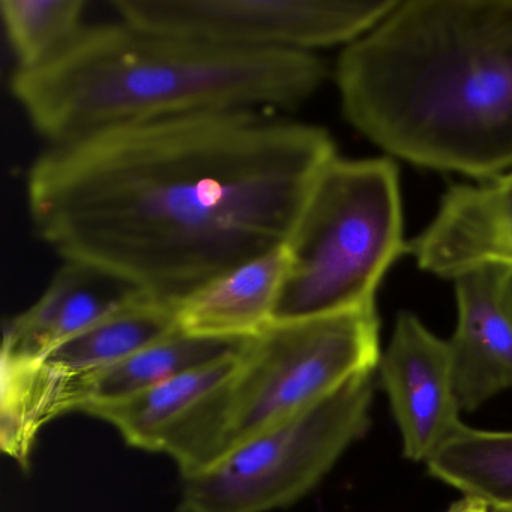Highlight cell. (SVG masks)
Here are the masks:
<instances>
[{
	"label": "cell",
	"mask_w": 512,
	"mask_h": 512,
	"mask_svg": "<svg viewBox=\"0 0 512 512\" xmlns=\"http://www.w3.org/2000/svg\"><path fill=\"white\" fill-rule=\"evenodd\" d=\"M83 0H2L0 16L17 70H37L67 52L80 37Z\"/></svg>",
	"instance_id": "e0dca14e"
},
{
	"label": "cell",
	"mask_w": 512,
	"mask_h": 512,
	"mask_svg": "<svg viewBox=\"0 0 512 512\" xmlns=\"http://www.w3.org/2000/svg\"><path fill=\"white\" fill-rule=\"evenodd\" d=\"M328 131L272 112L178 116L50 146L28 175L32 224L65 262L179 307L286 245Z\"/></svg>",
	"instance_id": "6da1fadb"
},
{
	"label": "cell",
	"mask_w": 512,
	"mask_h": 512,
	"mask_svg": "<svg viewBox=\"0 0 512 512\" xmlns=\"http://www.w3.org/2000/svg\"><path fill=\"white\" fill-rule=\"evenodd\" d=\"M407 251L425 272L451 280L482 266L512 268V170L478 185H452Z\"/></svg>",
	"instance_id": "8fae6325"
},
{
	"label": "cell",
	"mask_w": 512,
	"mask_h": 512,
	"mask_svg": "<svg viewBox=\"0 0 512 512\" xmlns=\"http://www.w3.org/2000/svg\"><path fill=\"white\" fill-rule=\"evenodd\" d=\"M178 329V307L142 296L56 347L40 361L62 376H89L130 358Z\"/></svg>",
	"instance_id": "9a60e30c"
},
{
	"label": "cell",
	"mask_w": 512,
	"mask_h": 512,
	"mask_svg": "<svg viewBox=\"0 0 512 512\" xmlns=\"http://www.w3.org/2000/svg\"><path fill=\"white\" fill-rule=\"evenodd\" d=\"M454 283L452 376L461 412H472L512 388V268L482 266Z\"/></svg>",
	"instance_id": "30bf717a"
},
{
	"label": "cell",
	"mask_w": 512,
	"mask_h": 512,
	"mask_svg": "<svg viewBox=\"0 0 512 512\" xmlns=\"http://www.w3.org/2000/svg\"><path fill=\"white\" fill-rule=\"evenodd\" d=\"M286 269L283 247L221 275L179 304V328L200 337H256L272 323Z\"/></svg>",
	"instance_id": "5bb4252c"
},
{
	"label": "cell",
	"mask_w": 512,
	"mask_h": 512,
	"mask_svg": "<svg viewBox=\"0 0 512 512\" xmlns=\"http://www.w3.org/2000/svg\"><path fill=\"white\" fill-rule=\"evenodd\" d=\"M130 25L247 52L314 53L355 43L398 0H115Z\"/></svg>",
	"instance_id": "52a82bcc"
},
{
	"label": "cell",
	"mask_w": 512,
	"mask_h": 512,
	"mask_svg": "<svg viewBox=\"0 0 512 512\" xmlns=\"http://www.w3.org/2000/svg\"><path fill=\"white\" fill-rule=\"evenodd\" d=\"M142 296L133 284L104 269L65 262L40 299L5 326L2 358L40 361Z\"/></svg>",
	"instance_id": "7c38bea8"
},
{
	"label": "cell",
	"mask_w": 512,
	"mask_h": 512,
	"mask_svg": "<svg viewBox=\"0 0 512 512\" xmlns=\"http://www.w3.org/2000/svg\"><path fill=\"white\" fill-rule=\"evenodd\" d=\"M373 374L353 377L211 466L182 476V503L196 512H269L304 497L370 428Z\"/></svg>",
	"instance_id": "5b68a950"
},
{
	"label": "cell",
	"mask_w": 512,
	"mask_h": 512,
	"mask_svg": "<svg viewBox=\"0 0 512 512\" xmlns=\"http://www.w3.org/2000/svg\"><path fill=\"white\" fill-rule=\"evenodd\" d=\"M175 512H196V511H194V509H191L190 506L185 505V503L181 502V505H179L178 508H176Z\"/></svg>",
	"instance_id": "d6986e66"
},
{
	"label": "cell",
	"mask_w": 512,
	"mask_h": 512,
	"mask_svg": "<svg viewBox=\"0 0 512 512\" xmlns=\"http://www.w3.org/2000/svg\"><path fill=\"white\" fill-rule=\"evenodd\" d=\"M380 356L376 307L271 323L242 353L223 455L319 403L353 377L374 373Z\"/></svg>",
	"instance_id": "8992f818"
},
{
	"label": "cell",
	"mask_w": 512,
	"mask_h": 512,
	"mask_svg": "<svg viewBox=\"0 0 512 512\" xmlns=\"http://www.w3.org/2000/svg\"><path fill=\"white\" fill-rule=\"evenodd\" d=\"M314 53L247 52L119 20L59 58L16 70L11 92L50 146L178 116L295 109L326 79Z\"/></svg>",
	"instance_id": "3957f363"
},
{
	"label": "cell",
	"mask_w": 512,
	"mask_h": 512,
	"mask_svg": "<svg viewBox=\"0 0 512 512\" xmlns=\"http://www.w3.org/2000/svg\"><path fill=\"white\" fill-rule=\"evenodd\" d=\"M244 350L142 394L95 404L80 413L112 425L134 448L169 455L182 476L199 472L223 455L233 385Z\"/></svg>",
	"instance_id": "ba28073f"
},
{
	"label": "cell",
	"mask_w": 512,
	"mask_h": 512,
	"mask_svg": "<svg viewBox=\"0 0 512 512\" xmlns=\"http://www.w3.org/2000/svg\"><path fill=\"white\" fill-rule=\"evenodd\" d=\"M431 476L485 503L512 512V431H485L461 424L425 461Z\"/></svg>",
	"instance_id": "2e32d148"
},
{
	"label": "cell",
	"mask_w": 512,
	"mask_h": 512,
	"mask_svg": "<svg viewBox=\"0 0 512 512\" xmlns=\"http://www.w3.org/2000/svg\"><path fill=\"white\" fill-rule=\"evenodd\" d=\"M349 124L386 154L488 179L512 170V0H407L346 46Z\"/></svg>",
	"instance_id": "7a4b0ae2"
},
{
	"label": "cell",
	"mask_w": 512,
	"mask_h": 512,
	"mask_svg": "<svg viewBox=\"0 0 512 512\" xmlns=\"http://www.w3.org/2000/svg\"><path fill=\"white\" fill-rule=\"evenodd\" d=\"M377 373L404 457L425 463L463 424L448 340L436 337L415 314L400 313Z\"/></svg>",
	"instance_id": "9c48e42d"
},
{
	"label": "cell",
	"mask_w": 512,
	"mask_h": 512,
	"mask_svg": "<svg viewBox=\"0 0 512 512\" xmlns=\"http://www.w3.org/2000/svg\"><path fill=\"white\" fill-rule=\"evenodd\" d=\"M445 512H494L493 509L488 508L485 503L479 500L470 499V497H463L458 502L452 503Z\"/></svg>",
	"instance_id": "ac0fdd59"
},
{
	"label": "cell",
	"mask_w": 512,
	"mask_h": 512,
	"mask_svg": "<svg viewBox=\"0 0 512 512\" xmlns=\"http://www.w3.org/2000/svg\"><path fill=\"white\" fill-rule=\"evenodd\" d=\"M250 340L200 337L179 328L106 370L82 377L61 374L58 386L61 415L142 394L188 371L242 352Z\"/></svg>",
	"instance_id": "4fadbf2b"
},
{
	"label": "cell",
	"mask_w": 512,
	"mask_h": 512,
	"mask_svg": "<svg viewBox=\"0 0 512 512\" xmlns=\"http://www.w3.org/2000/svg\"><path fill=\"white\" fill-rule=\"evenodd\" d=\"M284 250L287 269L272 323L376 307L386 271L407 250L394 161H329Z\"/></svg>",
	"instance_id": "277c9868"
}]
</instances>
